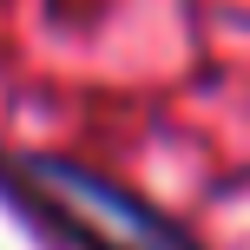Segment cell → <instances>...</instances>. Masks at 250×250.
Listing matches in <instances>:
<instances>
[{"label": "cell", "instance_id": "cell-1", "mask_svg": "<svg viewBox=\"0 0 250 250\" xmlns=\"http://www.w3.org/2000/svg\"><path fill=\"white\" fill-rule=\"evenodd\" d=\"M0 198L46 224L66 250H198L158 204L53 151H0Z\"/></svg>", "mask_w": 250, "mask_h": 250}]
</instances>
